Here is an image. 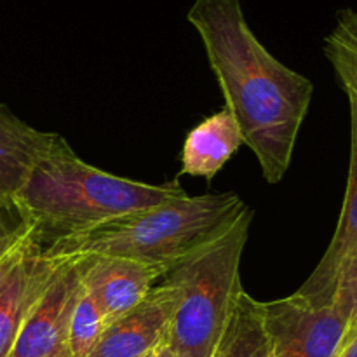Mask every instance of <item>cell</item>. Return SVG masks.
Wrapping results in <instances>:
<instances>
[{
	"instance_id": "1",
	"label": "cell",
	"mask_w": 357,
	"mask_h": 357,
	"mask_svg": "<svg viewBox=\"0 0 357 357\" xmlns=\"http://www.w3.org/2000/svg\"><path fill=\"white\" fill-rule=\"evenodd\" d=\"M187 20L201 37L244 145L257 157L265 181L279 183L312 101V82L267 51L239 0H195Z\"/></svg>"
},
{
	"instance_id": "2",
	"label": "cell",
	"mask_w": 357,
	"mask_h": 357,
	"mask_svg": "<svg viewBox=\"0 0 357 357\" xmlns=\"http://www.w3.org/2000/svg\"><path fill=\"white\" fill-rule=\"evenodd\" d=\"M185 195L178 178L150 185L98 169L65 139L33 167L14 202L47 246Z\"/></svg>"
},
{
	"instance_id": "3",
	"label": "cell",
	"mask_w": 357,
	"mask_h": 357,
	"mask_svg": "<svg viewBox=\"0 0 357 357\" xmlns=\"http://www.w3.org/2000/svg\"><path fill=\"white\" fill-rule=\"evenodd\" d=\"M246 209L234 192L185 195L45 246L51 258H128L164 274L234 225Z\"/></svg>"
},
{
	"instance_id": "4",
	"label": "cell",
	"mask_w": 357,
	"mask_h": 357,
	"mask_svg": "<svg viewBox=\"0 0 357 357\" xmlns=\"http://www.w3.org/2000/svg\"><path fill=\"white\" fill-rule=\"evenodd\" d=\"M253 213L248 208L230 229L174 265L164 281L176 289L167 347L174 357H213L241 293V258Z\"/></svg>"
},
{
	"instance_id": "5",
	"label": "cell",
	"mask_w": 357,
	"mask_h": 357,
	"mask_svg": "<svg viewBox=\"0 0 357 357\" xmlns=\"http://www.w3.org/2000/svg\"><path fill=\"white\" fill-rule=\"evenodd\" d=\"M271 357H337L347 324L331 305L316 307L293 295L264 302Z\"/></svg>"
},
{
	"instance_id": "6",
	"label": "cell",
	"mask_w": 357,
	"mask_h": 357,
	"mask_svg": "<svg viewBox=\"0 0 357 357\" xmlns=\"http://www.w3.org/2000/svg\"><path fill=\"white\" fill-rule=\"evenodd\" d=\"M58 265L33 230L0 258V357L10 356L24 319Z\"/></svg>"
},
{
	"instance_id": "7",
	"label": "cell",
	"mask_w": 357,
	"mask_h": 357,
	"mask_svg": "<svg viewBox=\"0 0 357 357\" xmlns=\"http://www.w3.org/2000/svg\"><path fill=\"white\" fill-rule=\"evenodd\" d=\"M80 295V260L61 258L51 282L24 319L9 357H72L70 321Z\"/></svg>"
},
{
	"instance_id": "8",
	"label": "cell",
	"mask_w": 357,
	"mask_h": 357,
	"mask_svg": "<svg viewBox=\"0 0 357 357\" xmlns=\"http://www.w3.org/2000/svg\"><path fill=\"white\" fill-rule=\"evenodd\" d=\"M176 289L164 281L143 302L110 323L89 357H150L167 345Z\"/></svg>"
},
{
	"instance_id": "9",
	"label": "cell",
	"mask_w": 357,
	"mask_h": 357,
	"mask_svg": "<svg viewBox=\"0 0 357 357\" xmlns=\"http://www.w3.org/2000/svg\"><path fill=\"white\" fill-rule=\"evenodd\" d=\"M80 260L82 289L94 300L107 324L135 309L164 272L128 258L87 257Z\"/></svg>"
},
{
	"instance_id": "10",
	"label": "cell",
	"mask_w": 357,
	"mask_h": 357,
	"mask_svg": "<svg viewBox=\"0 0 357 357\" xmlns=\"http://www.w3.org/2000/svg\"><path fill=\"white\" fill-rule=\"evenodd\" d=\"M347 98L351 108V164L344 206L326 253L309 279L300 286L298 291H295L298 298L316 307L331 305L342 265L357 248V100L354 96Z\"/></svg>"
},
{
	"instance_id": "11",
	"label": "cell",
	"mask_w": 357,
	"mask_h": 357,
	"mask_svg": "<svg viewBox=\"0 0 357 357\" xmlns=\"http://www.w3.org/2000/svg\"><path fill=\"white\" fill-rule=\"evenodd\" d=\"M63 142V136L38 131L0 105V199L14 201L33 167Z\"/></svg>"
},
{
	"instance_id": "12",
	"label": "cell",
	"mask_w": 357,
	"mask_h": 357,
	"mask_svg": "<svg viewBox=\"0 0 357 357\" xmlns=\"http://www.w3.org/2000/svg\"><path fill=\"white\" fill-rule=\"evenodd\" d=\"M244 145L243 135L227 108L204 119L187 135L181 153V174L211 181Z\"/></svg>"
},
{
	"instance_id": "13",
	"label": "cell",
	"mask_w": 357,
	"mask_h": 357,
	"mask_svg": "<svg viewBox=\"0 0 357 357\" xmlns=\"http://www.w3.org/2000/svg\"><path fill=\"white\" fill-rule=\"evenodd\" d=\"M213 357H271L264 323V302L241 293L225 335Z\"/></svg>"
},
{
	"instance_id": "14",
	"label": "cell",
	"mask_w": 357,
	"mask_h": 357,
	"mask_svg": "<svg viewBox=\"0 0 357 357\" xmlns=\"http://www.w3.org/2000/svg\"><path fill=\"white\" fill-rule=\"evenodd\" d=\"M324 54L347 96L357 100V24L351 9L338 13L337 26L324 38Z\"/></svg>"
},
{
	"instance_id": "15",
	"label": "cell",
	"mask_w": 357,
	"mask_h": 357,
	"mask_svg": "<svg viewBox=\"0 0 357 357\" xmlns=\"http://www.w3.org/2000/svg\"><path fill=\"white\" fill-rule=\"evenodd\" d=\"M108 324L101 310L98 309L94 300L82 289V295L77 300L72 321H70L68 345L72 357H89L93 354Z\"/></svg>"
},
{
	"instance_id": "16",
	"label": "cell",
	"mask_w": 357,
	"mask_h": 357,
	"mask_svg": "<svg viewBox=\"0 0 357 357\" xmlns=\"http://www.w3.org/2000/svg\"><path fill=\"white\" fill-rule=\"evenodd\" d=\"M331 307L347 324V338L357 333V248L342 265L335 284Z\"/></svg>"
},
{
	"instance_id": "17",
	"label": "cell",
	"mask_w": 357,
	"mask_h": 357,
	"mask_svg": "<svg viewBox=\"0 0 357 357\" xmlns=\"http://www.w3.org/2000/svg\"><path fill=\"white\" fill-rule=\"evenodd\" d=\"M33 230L17 204L9 199H0V258L6 257L23 237Z\"/></svg>"
},
{
	"instance_id": "18",
	"label": "cell",
	"mask_w": 357,
	"mask_h": 357,
	"mask_svg": "<svg viewBox=\"0 0 357 357\" xmlns=\"http://www.w3.org/2000/svg\"><path fill=\"white\" fill-rule=\"evenodd\" d=\"M337 357H357V333L345 340L344 347H342V351L338 352Z\"/></svg>"
},
{
	"instance_id": "19",
	"label": "cell",
	"mask_w": 357,
	"mask_h": 357,
	"mask_svg": "<svg viewBox=\"0 0 357 357\" xmlns=\"http://www.w3.org/2000/svg\"><path fill=\"white\" fill-rule=\"evenodd\" d=\"M150 357H174V356H173V352L169 351V347H167V345H164V347H160L159 351L153 352Z\"/></svg>"
},
{
	"instance_id": "20",
	"label": "cell",
	"mask_w": 357,
	"mask_h": 357,
	"mask_svg": "<svg viewBox=\"0 0 357 357\" xmlns=\"http://www.w3.org/2000/svg\"><path fill=\"white\" fill-rule=\"evenodd\" d=\"M351 16H352V20H354V23L357 24V13H356V10H351Z\"/></svg>"
}]
</instances>
